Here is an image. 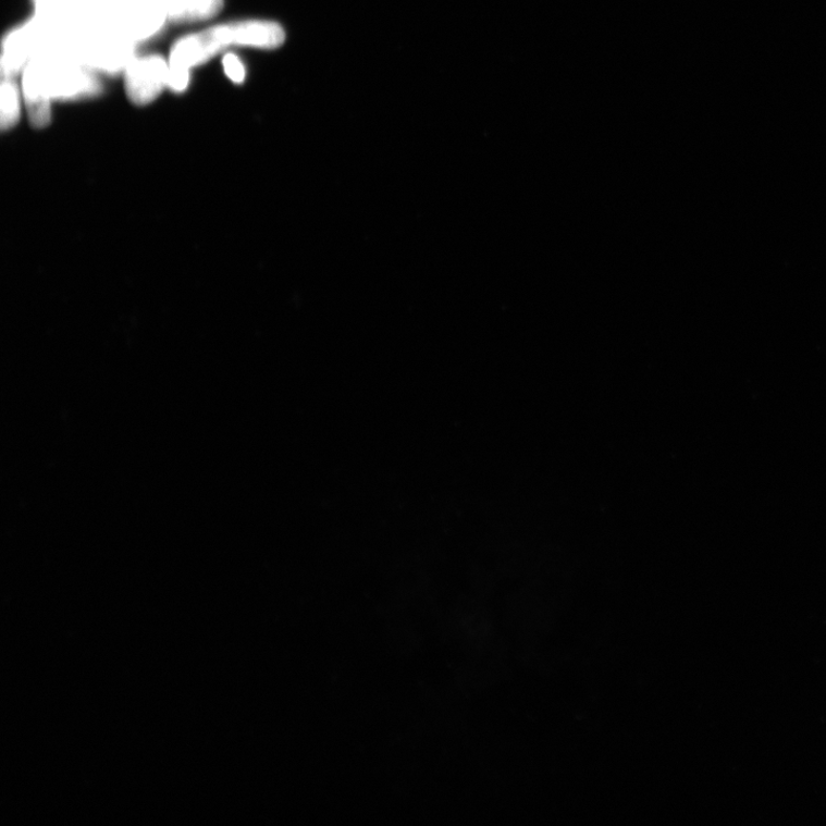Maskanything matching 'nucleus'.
Returning <instances> with one entry per match:
<instances>
[{"instance_id":"nucleus-1","label":"nucleus","mask_w":826,"mask_h":826,"mask_svg":"<svg viewBox=\"0 0 826 826\" xmlns=\"http://www.w3.org/2000/svg\"><path fill=\"white\" fill-rule=\"evenodd\" d=\"M41 82L53 100H77L95 97L101 91L100 82L91 70L62 59H37Z\"/></svg>"},{"instance_id":"nucleus-2","label":"nucleus","mask_w":826,"mask_h":826,"mask_svg":"<svg viewBox=\"0 0 826 826\" xmlns=\"http://www.w3.org/2000/svg\"><path fill=\"white\" fill-rule=\"evenodd\" d=\"M169 62L160 56L135 57L124 71L125 94L137 106L153 102L168 88Z\"/></svg>"},{"instance_id":"nucleus-3","label":"nucleus","mask_w":826,"mask_h":826,"mask_svg":"<svg viewBox=\"0 0 826 826\" xmlns=\"http://www.w3.org/2000/svg\"><path fill=\"white\" fill-rule=\"evenodd\" d=\"M21 93L26 104L32 125L44 130L52 119V97L41 82L35 61H32L23 74Z\"/></svg>"},{"instance_id":"nucleus-4","label":"nucleus","mask_w":826,"mask_h":826,"mask_svg":"<svg viewBox=\"0 0 826 826\" xmlns=\"http://www.w3.org/2000/svg\"><path fill=\"white\" fill-rule=\"evenodd\" d=\"M173 23H198L217 16L224 0H151Z\"/></svg>"},{"instance_id":"nucleus-5","label":"nucleus","mask_w":826,"mask_h":826,"mask_svg":"<svg viewBox=\"0 0 826 826\" xmlns=\"http://www.w3.org/2000/svg\"><path fill=\"white\" fill-rule=\"evenodd\" d=\"M0 95H2V101H0L2 103L0 106V111H2V114H0V126H2L3 132H7L12 130L19 122L21 101L24 100L23 93H20L14 78H2Z\"/></svg>"},{"instance_id":"nucleus-6","label":"nucleus","mask_w":826,"mask_h":826,"mask_svg":"<svg viewBox=\"0 0 826 826\" xmlns=\"http://www.w3.org/2000/svg\"><path fill=\"white\" fill-rule=\"evenodd\" d=\"M36 14L74 23L79 11L76 0H33Z\"/></svg>"},{"instance_id":"nucleus-7","label":"nucleus","mask_w":826,"mask_h":826,"mask_svg":"<svg viewBox=\"0 0 826 826\" xmlns=\"http://www.w3.org/2000/svg\"><path fill=\"white\" fill-rule=\"evenodd\" d=\"M225 75L236 84H242L246 78V70L242 60L233 53H226L223 58Z\"/></svg>"},{"instance_id":"nucleus-8","label":"nucleus","mask_w":826,"mask_h":826,"mask_svg":"<svg viewBox=\"0 0 826 826\" xmlns=\"http://www.w3.org/2000/svg\"><path fill=\"white\" fill-rule=\"evenodd\" d=\"M140 2H143V0H98L97 14L101 19L108 17L126 9H130Z\"/></svg>"}]
</instances>
